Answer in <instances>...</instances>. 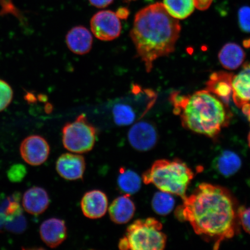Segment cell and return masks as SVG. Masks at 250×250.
Wrapping results in <instances>:
<instances>
[{"mask_svg":"<svg viewBox=\"0 0 250 250\" xmlns=\"http://www.w3.org/2000/svg\"><path fill=\"white\" fill-rule=\"evenodd\" d=\"M177 217L188 222L194 232L214 243L215 249L237 232V209L232 195L224 188L202 183L183 198Z\"/></svg>","mask_w":250,"mask_h":250,"instance_id":"1","label":"cell"},{"mask_svg":"<svg viewBox=\"0 0 250 250\" xmlns=\"http://www.w3.org/2000/svg\"><path fill=\"white\" fill-rule=\"evenodd\" d=\"M181 30L179 20L172 17L162 3L137 12L130 36L147 73L156 60L174 51Z\"/></svg>","mask_w":250,"mask_h":250,"instance_id":"2","label":"cell"},{"mask_svg":"<svg viewBox=\"0 0 250 250\" xmlns=\"http://www.w3.org/2000/svg\"><path fill=\"white\" fill-rule=\"evenodd\" d=\"M170 99L183 126L193 132L214 138L229 124L230 117L227 106L208 90L190 96L174 93Z\"/></svg>","mask_w":250,"mask_h":250,"instance_id":"3","label":"cell"},{"mask_svg":"<svg viewBox=\"0 0 250 250\" xmlns=\"http://www.w3.org/2000/svg\"><path fill=\"white\" fill-rule=\"evenodd\" d=\"M194 173L180 159H158L143 173V183L153 184L161 191L184 198Z\"/></svg>","mask_w":250,"mask_h":250,"instance_id":"4","label":"cell"},{"mask_svg":"<svg viewBox=\"0 0 250 250\" xmlns=\"http://www.w3.org/2000/svg\"><path fill=\"white\" fill-rule=\"evenodd\" d=\"M163 226L154 218L139 219L127 228L120 239L122 250H162L167 245V237L162 232Z\"/></svg>","mask_w":250,"mask_h":250,"instance_id":"5","label":"cell"},{"mask_svg":"<svg viewBox=\"0 0 250 250\" xmlns=\"http://www.w3.org/2000/svg\"><path fill=\"white\" fill-rule=\"evenodd\" d=\"M96 134V128L87 121L86 115L81 114L62 127V145L71 152L79 154L88 152L95 146Z\"/></svg>","mask_w":250,"mask_h":250,"instance_id":"6","label":"cell"},{"mask_svg":"<svg viewBox=\"0 0 250 250\" xmlns=\"http://www.w3.org/2000/svg\"><path fill=\"white\" fill-rule=\"evenodd\" d=\"M90 27L96 38L105 42L117 39L122 30L120 18L111 11H100L94 15Z\"/></svg>","mask_w":250,"mask_h":250,"instance_id":"7","label":"cell"},{"mask_svg":"<svg viewBox=\"0 0 250 250\" xmlns=\"http://www.w3.org/2000/svg\"><path fill=\"white\" fill-rule=\"evenodd\" d=\"M131 146L137 151L146 152L154 147L158 142L157 130L148 121H140L130 128L127 134Z\"/></svg>","mask_w":250,"mask_h":250,"instance_id":"8","label":"cell"},{"mask_svg":"<svg viewBox=\"0 0 250 250\" xmlns=\"http://www.w3.org/2000/svg\"><path fill=\"white\" fill-rule=\"evenodd\" d=\"M21 158L27 164L31 166H40L48 159L50 146L43 137L31 135L21 142L20 146Z\"/></svg>","mask_w":250,"mask_h":250,"instance_id":"9","label":"cell"},{"mask_svg":"<svg viewBox=\"0 0 250 250\" xmlns=\"http://www.w3.org/2000/svg\"><path fill=\"white\" fill-rule=\"evenodd\" d=\"M85 168V158L76 153H65L61 155L56 161V171L59 176L66 180H82Z\"/></svg>","mask_w":250,"mask_h":250,"instance_id":"10","label":"cell"},{"mask_svg":"<svg viewBox=\"0 0 250 250\" xmlns=\"http://www.w3.org/2000/svg\"><path fill=\"white\" fill-rule=\"evenodd\" d=\"M81 208L86 217L93 220L101 218L108 210L107 196L101 190H90L81 199Z\"/></svg>","mask_w":250,"mask_h":250,"instance_id":"11","label":"cell"},{"mask_svg":"<svg viewBox=\"0 0 250 250\" xmlns=\"http://www.w3.org/2000/svg\"><path fill=\"white\" fill-rule=\"evenodd\" d=\"M40 234L41 238L46 246L56 248L66 239L67 227L65 222L61 219L49 218L41 225Z\"/></svg>","mask_w":250,"mask_h":250,"instance_id":"12","label":"cell"},{"mask_svg":"<svg viewBox=\"0 0 250 250\" xmlns=\"http://www.w3.org/2000/svg\"><path fill=\"white\" fill-rule=\"evenodd\" d=\"M233 75L225 71L212 74L206 83L208 91L213 94L227 107L232 96Z\"/></svg>","mask_w":250,"mask_h":250,"instance_id":"13","label":"cell"},{"mask_svg":"<svg viewBox=\"0 0 250 250\" xmlns=\"http://www.w3.org/2000/svg\"><path fill=\"white\" fill-rule=\"evenodd\" d=\"M232 86L234 104L242 108L250 102V62H247L243 69L233 77Z\"/></svg>","mask_w":250,"mask_h":250,"instance_id":"14","label":"cell"},{"mask_svg":"<svg viewBox=\"0 0 250 250\" xmlns=\"http://www.w3.org/2000/svg\"><path fill=\"white\" fill-rule=\"evenodd\" d=\"M108 209L109 217L113 223L125 224L132 220L135 214L136 206L130 195L125 194L115 199Z\"/></svg>","mask_w":250,"mask_h":250,"instance_id":"15","label":"cell"},{"mask_svg":"<svg viewBox=\"0 0 250 250\" xmlns=\"http://www.w3.org/2000/svg\"><path fill=\"white\" fill-rule=\"evenodd\" d=\"M68 48L77 55L87 54L92 48L93 37L83 26H76L68 31L65 37Z\"/></svg>","mask_w":250,"mask_h":250,"instance_id":"16","label":"cell"},{"mask_svg":"<svg viewBox=\"0 0 250 250\" xmlns=\"http://www.w3.org/2000/svg\"><path fill=\"white\" fill-rule=\"evenodd\" d=\"M50 203L48 193L42 188L34 187L24 193L22 205L25 211L32 215L45 212Z\"/></svg>","mask_w":250,"mask_h":250,"instance_id":"17","label":"cell"},{"mask_svg":"<svg viewBox=\"0 0 250 250\" xmlns=\"http://www.w3.org/2000/svg\"><path fill=\"white\" fill-rule=\"evenodd\" d=\"M242 164V159L238 154L230 150H225L215 158L213 167L221 176L229 177L240 169Z\"/></svg>","mask_w":250,"mask_h":250,"instance_id":"18","label":"cell"},{"mask_svg":"<svg viewBox=\"0 0 250 250\" xmlns=\"http://www.w3.org/2000/svg\"><path fill=\"white\" fill-rule=\"evenodd\" d=\"M246 54L242 47L236 43L225 45L218 54L219 61L224 68L229 70L238 68L245 60Z\"/></svg>","mask_w":250,"mask_h":250,"instance_id":"19","label":"cell"},{"mask_svg":"<svg viewBox=\"0 0 250 250\" xmlns=\"http://www.w3.org/2000/svg\"><path fill=\"white\" fill-rule=\"evenodd\" d=\"M117 184L122 192L131 195L139 191L142 187V179L135 171L121 167Z\"/></svg>","mask_w":250,"mask_h":250,"instance_id":"20","label":"cell"},{"mask_svg":"<svg viewBox=\"0 0 250 250\" xmlns=\"http://www.w3.org/2000/svg\"><path fill=\"white\" fill-rule=\"evenodd\" d=\"M164 5L168 13L177 20H184L194 11V0H164Z\"/></svg>","mask_w":250,"mask_h":250,"instance_id":"21","label":"cell"},{"mask_svg":"<svg viewBox=\"0 0 250 250\" xmlns=\"http://www.w3.org/2000/svg\"><path fill=\"white\" fill-rule=\"evenodd\" d=\"M175 200L170 193L161 191L156 192L152 199V207L156 214H169L173 210Z\"/></svg>","mask_w":250,"mask_h":250,"instance_id":"22","label":"cell"},{"mask_svg":"<svg viewBox=\"0 0 250 250\" xmlns=\"http://www.w3.org/2000/svg\"><path fill=\"white\" fill-rule=\"evenodd\" d=\"M114 121L119 126H128L133 123L136 119L135 112L130 105L126 104H117L113 110Z\"/></svg>","mask_w":250,"mask_h":250,"instance_id":"23","label":"cell"},{"mask_svg":"<svg viewBox=\"0 0 250 250\" xmlns=\"http://www.w3.org/2000/svg\"><path fill=\"white\" fill-rule=\"evenodd\" d=\"M26 227L27 222L22 213L7 218L5 225L6 229L17 233L23 232Z\"/></svg>","mask_w":250,"mask_h":250,"instance_id":"24","label":"cell"},{"mask_svg":"<svg viewBox=\"0 0 250 250\" xmlns=\"http://www.w3.org/2000/svg\"><path fill=\"white\" fill-rule=\"evenodd\" d=\"M13 90L5 81L0 80V112L4 110L12 102Z\"/></svg>","mask_w":250,"mask_h":250,"instance_id":"25","label":"cell"},{"mask_svg":"<svg viewBox=\"0 0 250 250\" xmlns=\"http://www.w3.org/2000/svg\"><path fill=\"white\" fill-rule=\"evenodd\" d=\"M238 21L240 29L243 32L250 33V7L245 6L239 9Z\"/></svg>","mask_w":250,"mask_h":250,"instance_id":"26","label":"cell"},{"mask_svg":"<svg viewBox=\"0 0 250 250\" xmlns=\"http://www.w3.org/2000/svg\"><path fill=\"white\" fill-rule=\"evenodd\" d=\"M27 171L24 166L15 165L12 167L8 171V177L12 182H20L26 176Z\"/></svg>","mask_w":250,"mask_h":250,"instance_id":"27","label":"cell"},{"mask_svg":"<svg viewBox=\"0 0 250 250\" xmlns=\"http://www.w3.org/2000/svg\"><path fill=\"white\" fill-rule=\"evenodd\" d=\"M237 218L244 230L250 234V208L241 207L237 209Z\"/></svg>","mask_w":250,"mask_h":250,"instance_id":"28","label":"cell"},{"mask_svg":"<svg viewBox=\"0 0 250 250\" xmlns=\"http://www.w3.org/2000/svg\"><path fill=\"white\" fill-rule=\"evenodd\" d=\"M0 5L1 6V11L0 15L5 14H12L21 21L23 20L20 12L15 8L12 4L11 0H0Z\"/></svg>","mask_w":250,"mask_h":250,"instance_id":"29","label":"cell"},{"mask_svg":"<svg viewBox=\"0 0 250 250\" xmlns=\"http://www.w3.org/2000/svg\"><path fill=\"white\" fill-rule=\"evenodd\" d=\"M213 0H194L195 7L199 10L205 11L210 7Z\"/></svg>","mask_w":250,"mask_h":250,"instance_id":"30","label":"cell"},{"mask_svg":"<svg viewBox=\"0 0 250 250\" xmlns=\"http://www.w3.org/2000/svg\"><path fill=\"white\" fill-rule=\"evenodd\" d=\"M90 4L96 7L102 8L107 7L114 0H89Z\"/></svg>","mask_w":250,"mask_h":250,"instance_id":"31","label":"cell"},{"mask_svg":"<svg viewBox=\"0 0 250 250\" xmlns=\"http://www.w3.org/2000/svg\"><path fill=\"white\" fill-rule=\"evenodd\" d=\"M7 215H6L4 209L0 206V232L5 228L6 221H7Z\"/></svg>","mask_w":250,"mask_h":250,"instance_id":"32","label":"cell"},{"mask_svg":"<svg viewBox=\"0 0 250 250\" xmlns=\"http://www.w3.org/2000/svg\"><path fill=\"white\" fill-rule=\"evenodd\" d=\"M117 17L121 20L127 19L129 15V11L127 8H121L118 9L116 13Z\"/></svg>","mask_w":250,"mask_h":250,"instance_id":"33","label":"cell"},{"mask_svg":"<svg viewBox=\"0 0 250 250\" xmlns=\"http://www.w3.org/2000/svg\"><path fill=\"white\" fill-rule=\"evenodd\" d=\"M243 43L244 45H245V47H247V48L250 46V39L249 40H246L245 42H244Z\"/></svg>","mask_w":250,"mask_h":250,"instance_id":"34","label":"cell"},{"mask_svg":"<svg viewBox=\"0 0 250 250\" xmlns=\"http://www.w3.org/2000/svg\"><path fill=\"white\" fill-rule=\"evenodd\" d=\"M248 143H249V146L250 148V132H249V135H248Z\"/></svg>","mask_w":250,"mask_h":250,"instance_id":"35","label":"cell"},{"mask_svg":"<svg viewBox=\"0 0 250 250\" xmlns=\"http://www.w3.org/2000/svg\"><path fill=\"white\" fill-rule=\"evenodd\" d=\"M129 1H134V0H129Z\"/></svg>","mask_w":250,"mask_h":250,"instance_id":"36","label":"cell"}]
</instances>
